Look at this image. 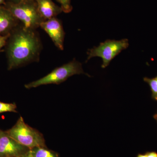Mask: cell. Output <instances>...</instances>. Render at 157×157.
I'll use <instances>...</instances> for the list:
<instances>
[{
  "label": "cell",
  "instance_id": "cell-13",
  "mask_svg": "<svg viewBox=\"0 0 157 157\" xmlns=\"http://www.w3.org/2000/svg\"><path fill=\"white\" fill-rule=\"evenodd\" d=\"M60 4V7L63 12L70 13L72 11L73 7L71 6V0H57Z\"/></svg>",
  "mask_w": 157,
  "mask_h": 157
},
{
  "label": "cell",
  "instance_id": "cell-6",
  "mask_svg": "<svg viewBox=\"0 0 157 157\" xmlns=\"http://www.w3.org/2000/svg\"><path fill=\"white\" fill-rule=\"evenodd\" d=\"M29 150L0 129V157H21Z\"/></svg>",
  "mask_w": 157,
  "mask_h": 157
},
{
  "label": "cell",
  "instance_id": "cell-5",
  "mask_svg": "<svg viewBox=\"0 0 157 157\" xmlns=\"http://www.w3.org/2000/svg\"><path fill=\"white\" fill-rule=\"evenodd\" d=\"M129 45L128 39H124L119 41L108 39L104 42H101L97 47L89 49L86 62L92 58L99 57L103 60L101 67L104 69L109 66L113 59L122 51L126 49Z\"/></svg>",
  "mask_w": 157,
  "mask_h": 157
},
{
  "label": "cell",
  "instance_id": "cell-18",
  "mask_svg": "<svg viewBox=\"0 0 157 157\" xmlns=\"http://www.w3.org/2000/svg\"><path fill=\"white\" fill-rule=\"evenodd\" d=\"M14 1V3H17L23 2V1H27V0H13Z\"/></svg>",
  "mask_w": 157,
  "mask_h": 157
},
{
  "label": "cell",
  "instance_id": "cell-19",
  "mask_svg": "<svg viewBox=\"0 0 157 157\" xmlns=\"http://www.w3.org/2000/svg\"><path fill=\"white\" fill-rule=\"evenodd\" d=\"M5 0H0V6L5 3Z\"/></svg>",
  "mask_w": 157,
  "mask_h": 157
},
{
  "label": "cell",
  "instance_id": "cell-1",
  "mask_svg": "<svg viewBox=\"0 0 157 157\" xmlns=\"http://www.w3.org/2000/svg\"><path fill=\"white\" fill-rule=\"evenodd\" d=\"M34 31L22 27L13 34L8 47L9 70L38 59L41 42Z\"/></svg>",
  "mask_w": 157,
  "mask_h": 157
},
{
  "label": "cell",
  "instance_id": "cell-4",
  "mask_svg": "<svg viewBox=\"0 0 157 157\" xmlns=\"http://www.w3.org/2000/svg\"><path fill=\"white\" fill-rule=\"evenodd\" d=\"M81 74L90 76L85 73L81 63L74 59L72 61L55 69L44 77L25 85V86L29 89L45 85L59 84L73 75Z\"/></svg>",
  "mask_w": 157,
  "mask_h": 157
},
{
  "label": "cell",
  "instance_id": "cell-17",
  "mask_svg": "<svg viewBox=\"0 0 157 157\" xmlns=\"http://www.w3.org/2000/svg\"><path fill=\"white\" fill-rule=\"evenodd\" d=\"M136 157H146V156L145 154H143L139 153L137 155Z\"/></svg>",
  "mask_w": 157,
  "mask_h": 157
},
{
  "label": "cell",
  "instance_id": "cell-10",
  "mask_svg": "<svg viewBox=\"0 0 157 157\" xmlns=\"http://www.w3.org/2000/svg\"><path fill=\"white\" fill-rule=\"evenodd\" d=\"M32 150L34 157H59L56 153L48 149L46 147H36Z\"/></svg>",
  "mask_w": 157,
  "mask_h": 157
},
{
  "label": "cell",
  "instance_id": "cell-11",
  "mask_svg": "<svg viewBox=\"0 0 157 157\" xmlns=\"http://www.w3.org/2000/svg\"><path fill=\"white\" fill-rule=\"evenodd\" d=\"M144 81L147 83L151 91V98L157 101V76L153 78L144 77Z\"/></svg>",
  "mask_w": 157,
  "mask_h": 157
},
{
  "label": "cell",
  "instance_id": "cell-21",
  "mask_svg": "<svg viewBox=\"0 0 157 157\" xmlns=\"http://www.w3.org/2000/svg\"></svg>",
  "mask_w": 157,
  "mask_h": 157
},
{
  "label": "cell",
  "instance_id": "cell-15",
  "mask_svg": "<svg viewBox=\"0 0 157 157\" xmlns=\"http://www.w3.org/2000/svg\"><path fill=\"white\" fill-rule=\"evenodd\" d=\"M144 154L146 157H157V152L156 151H147Z\"/></svg>",
  "mask_w": 157,
  "mask_h": 157
},
{
  "label": "cell",
  "instance_id": "cell-20",
  "mask_svg": "<svg viewBox=\"0 0 157 157\" xmlns=\"http://www.w3.org/2000/svg\"><path fill=\"white\" fill-rule=\"evenodd\" d=\"M153 117L156 120V121L157 122V113L156 114H155V115H154Z\"/></svg>",
  "mask_w": 157,
  "mask_h": 157
},
{
  "label": "cell",
  "instance_id": "cell-3",
  "mask_svg": "<svg viewBox=\"0 0 157 157\" xmlns=\"http://www.w3.org/2000/svg\"><path fill=\"white\" fill-rule=\"evenodd\" d=\"M6 132L20 144L30 150L36 147H46L42 134L27 124L22 117L19 118L14 126Z\"/></svg>",
  "mask_w": 157,
  "mask_h": 157
},
{
  "label": "cell",
  "instance_id": "cell-16",
  "mask_svg": "<svg viewBox=\"0 0 157 157\" xmlns=\"http://www.w3.org/2000/svg\"><path fill=\"white\" fill-rule=\"evenodd\" d=\"M21 157H34L33 154V151L32 150H30L25 155Z\"/></svg>",
  "mask_w": 157,
  "mask_h": 157
},
{
  "label": "cell",
  "instance_id": "cell-12",
  "mask_svg": "<svg viewBox=\"0 0 157 157\" xmlns=\"http://www.w3.org/2000/svg\"><path fill=\"white\" fill-rule=\"evenodd\" d=\"M15 103H6L0 101V113L6 112L17 113Z\"/></svg>",
  "mask_w": 157,
  "mask_h": 157
},
{
  "label": "cell",
  "instance_id": "cell-9",
  "mask_svg": "<svg viewBox=\"0 0 157 157\" xmlns=\"http://www.w3.org/2000/svg\"><path fill=\"white\" fill-rule=\"evenodd\" d=\"M16 19L7 8L0 6V36L11 30Z\"/></svg>",
  "mask_w": 157,
  "mask_h": 157
},
{
  "label": "cell",
  "instance_id": "cell-2",
  "mask_svg": "<svg viewBox=\"0 0 157 157\" xmlns=\"http://www.w3.org/2000/svg\"><path fill=\"white\" fill-rule=\"evenodd\" d=\"M7 9L16 19L20 21L27 29L35 30L45 21L39 13L35 0H27L9 4Z\"/></svg>",
  "mask_w": 157,
  "mask_h": 157
},
{
  "label": "cell",
  "instance_id": "cell-14",
  "mask_svg": "<svg viewBox=\"0 0 157 157\" xmlns=\"http://www.w3.org/2000/svg\"><path fill=\"white\" fill-rule=\"evenodd\" d=\"M9 36L8 35L6 36H0V51L2 48L5 46L6 44L7 39L9 38Z\"/></svg>",
  "mask_w": 157,
  "mask_h": 157
},
{
  "label": "cell",
  "instance_id": "cell-8",
  "mask_svg": "<svg viewBox=\"0 0 157 157\" xmlns=\"http://www.w3.org/2000/svg\"><path fill=\"white\" fill-rule=\"evenodd\" d=\"M40 15L45 20L55 17L63 12L61 7L52 0H35Z\"/></svg>",
  "mask_w": 157,
  "mask_h": 157
},
{
  "label": "cell",
  "instance_id": "cell-7",
  "mask_svg": "<svg viewBox=\"0 0 157 157\" xmlns=\"http://www.w3.org/2000/svg\"><path fill=\"white\" fill-rule=\"evenodd\" d=\"M40 27L48 34L55 45L63 50L65 33L59 21L56 17L46 20L41 23Z\"/></svg>",
  "mask_w": 157,
  "mask_h": 157
}]
</instances>
